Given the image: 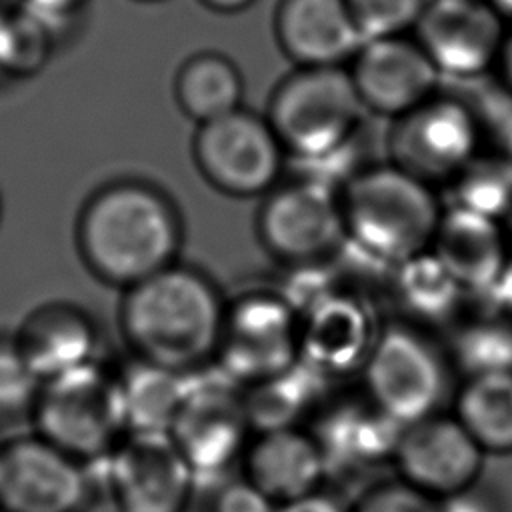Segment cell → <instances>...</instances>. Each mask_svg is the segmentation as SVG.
Returning a JSON list of instances; mask_svg holds the SVG:
<instances>
[{
	"instance_id": "cell-42",
	"label": "cell",
	"mask_w": 512,
	"mask_h": 512,
	"mask_svg": "<svg viewBox=\"0 0 512 512\" xmlns=\"http://www.w3.org/2000/svg\"><path fill=\"white\" fill-rule=\"evenodd\" d=\"M498 136H500V146H502L500 154L512 164V120L498 132Z\"/></svg>"
},
{
	"instance_id": "cell-9",
	"label": "cell",
	"mask_w": 512,
	"mask_h": 512,
	"mask_svg": "<svg viewBox=\"0 0 512 512\" xmlns=\"http://www.w3.org/2000/svg\"><path fill=\"white\" fill-rule=\"evenodd\" d=\"M192 158L214 190L254 198L266 196L280 182L288 156L268 118L242 106L196 126Z\"/></svg>"
},
{
	"instance_id": "cell-40",
	"label": "cell",
	"mask_w": 512,
	"mask_h": 512,
	"mask_svg": "<svg viewBox=\"0 0 512 512\" xmlns=\"http://www.w3.org/2000/svg\"><path fill=\"white\" fill-rule=\"evenodd\" d=\"M204 8L218 14H236L250 8L256 0H198Z\"/></svg>"
},
{
	"instance_id": "cell-25",
	"label": "cell",
	"mask_w": 512,
	"mask_h": 512,
	"mask_svg": "<svg viewBox=\"0 0 512 512\" xmlns=\"http://www.w3.org/2000/svg\"><path fill=\"white\" fill-rule=\"evenodd\" d=\"M172 92L180 112L200 126L242 108L244 80L228 56L202 50L178 66Z\"/></svg>"
},
{
	"instance_id": "cell-24",
	"label": "cell",
	"mask_w": 512,
	"mask_h": 512,
	"mask_svg": "<svg viewBox=\"0 0 512 512\" xmlns=\"http://www.w3.org/2000/svg\"><path fill=\"white\" fill-rule=\"evenodd\" d=\"M326 384L328 380L298 360L288 370L246 386L244 408L252 434L302 428L320 410Z\"/></svg>"
},
{
	"instance_id": "cell-15",
	"label": "cell",
	"mask_w": 512,
	"mask_h": 512,
	"mask_svg": "<svg viewBox=\"0 0 512 512\" xmlns=\"http://www.w3.org/2000/svg\"><path fill=\"white\" fill-rule=\"evenodd\" d=\"M346 68L364 110L390 120L440 92L442 74L412 34L364 40Z\"/></svg>"
},
{
	"instance_id": "cell-20",
	"label": "cell",
	"mask_w": 512,
	"mask_h": 512,
	"mask_svg": "<svg viewBox=\"0 0 512 512\" xmlns=\"http://www.w3.org/2000/svg\"><path fill=\"white\" fill-rule=\"evenodd\" d=\"M242 464L244 478L274 504L316 492L326 480L322 452L308 428L252 434Z\"/></svg>"
},
{
	"instance_id": "cell-7",
	"label": "cell",
	"mask_w": 512,
	"mask_h": 512,
	"mask_svg": "<svg viewBox=\"0 0 512 512\" xmlns=\"http://www.w3.org/2000/svg\"><path fill=\"white\" fill-rule=\"evenodd\" d=\"M174 444L200 484L220 486L246 454L252 428L244 386L216 362L186 372V396L170 430Z\"/></svg>"
},
{
	"instance_id": "cell-26",
	"label": "cell",
	"mask_w": 512,
	"mask_h": 512,
	"mask_svg": "<svg viewBox=\"0 0 512 512\" xmlns=\"http://www.w3.org/2000/svg\"><path fill=\"white\" fill-rule=\"evenodd\" d=\"M128 434H170L186 396V372L134 358L118 374Z\"/></svg>"
},
{
	"instance_id": "cell-29",
	"label": "cell",
	"mask_w": 512,
	"mask_h": 512,
	"mask_svg": "<svg viewBox=\"0 0 512 512\" xmlns=\"http://www.w3.org/2000/svg\"><path fill=\"white\" fill-rule=\"evenodd\" d=\"M450 204L504 224L512 214V164L498 154H476L448 184Z\"/></svg>"
},
{
	"instance_id": "cell-27",
	"label": "cell",
	"mask_w": 512,
	"mask_h": 512,
	"mask_svg": "<svg viewBox=\"0 0 512 512\" xmlns=\"http://www.w3.org/2000/svg\"><path fill=\"white\" fill-rule=\"evenodd\" d=\"M452 414L486 456L512 454V372L462 378Z\"/></svg>"
},
{
	"instance_id": "cell-44",
	"label": "cell",
	"mask_w": 512,
	"mask_h": 512,
	"mask_svg": "<svg viewBox=\"0 0 512 512\" xmlns=\"http://www.w3.org/2000/svg\"><path fill=\"white\" fill-rule=\"evenodd\" d=\"M504 230H506L508 242H512V214H510V216H508V220L504 222Z\"/></svg>"
},
{
	"instance_id": "cell-41",
	"label": "cell",
	"mask_w": 512,
	"mask_h": 512,
	"mask_svg": "<svg viewBox=\"0 0 512 512\" xmlns=\"http://www.w3.org/2000/svg\"><path fill=\"white\" fill-rule=\"evenodd\" d=\"M486 4L500 16L504 24H512V0H486Z\"/></svg>"
},
{
	"instance_id": "cell-45",
	"label": "cell",
	"mask_w": 512,
	"mask_h": 512,
	"mask_svg": "<svg viewBox=\"0 0 512 512\" xmlns=\"http://www.w3.org/2000/svg\"><path fill=\"white\" fill-rule=\"evenodd\" d=\"M140 2H158V0H140Z\"/></svg>"
},
{
	"instance_id": "cell-21",
	"label": "cell",
	"mask_w": 512,
	"mask_h": 512,
	"mask_svg": "<svg viewBox=\"0 0 512 512\" xmlns=\"http://www.w3.org/2000/svg\"><path fill=\"white\" fill-rule=\"evenodd\" d=\"M430 250L472 298L496 280L510 258L504 224L454 206H444Z\"/></svg>"
},
{
	"instance_id": "cell-11",
	"label": "cell",
	"mask_w": 512,
	"mask_h": 512,
	"mask_svg": "<svg viewBox=\"0 0 512 512\" xmlns=\"http://www.w3.org/2000/svg\"><path fill=\"white\" fill-rule=\"evenodd\" d=\"M300 318L278 290H250L226 302L214 362L244 388L300 360Z\"/></svg>"
},
{
	"instance_id": "cell-2",
	"label": "cell",
	"mask_w": 512,
	"mask_h": 512,
	"mask_svg": "<svg viewBox=\"0 0 512 512\" xmlns=\"http://www.w3.org/2000/svg\"><path fill=\"white\" fill-rule=\"evenodd\" d=\"M224 312L214 282L176 262L124 290L120 328L136 358L192 372L214 362Z\"/></svg>"
},
{
	"instance_id": "cell-13",
	"label": "cell",
	"mask_w": 512,
	"mask_h": 512,
	"mask_svg": "<svg viewBox=\"0 0 512 512\" xmlns=\"http://www.w3.org/2000/svg\"><path fill=\"white\" fill-rule=\"evenodd\" d=\"M94 490L90 466L38 434L0 448V512H86Z\"/></svg>"
},
{
	"instance_id": "cell-35",
	"label": "cell",
	"mask_w": 512,
	"mask_h": 512,
	"mask_svg": "<svg viewBox=\"0 0 512 512\" xmlns=\"http://www.w3.org/2000/svg\"><path fill=\"white\" fill-rule=\"evenodd\" d=\"M474 298L480 304L478 308L512 320V254L506 260L500 274L496 276V280Z\"/></svg>"
},
{
	"instance_id": "cell-16",
	"label": "cell",
	"mask_w": 512,
	"mask_h": 512,
	"mask_svg": "<svg viewBox=\"0 0 512 512\" xmlns=\"http://www.w3.org/2000/svg\"><path fill=\"white\" fill-rule=\"evenodd\" d=\"M504 26L486 0H426L410 34L442 76L472 80L494 68Z\"/></svg>"
},
{
	"instance_id": "cell-5",
	"label": "cell",
	"mask_w": 512,
	"mask_h": 512,
	"mask_svg": "<svg viewBox=\"0 0 512 512\" xmlns=\"http://www.w3.org/2000/svg\"><path fill=\"white\" fill-rule=\"evenodd\" d=\"M452 362L424 328L404 320L380 326L360 370L362 394L398 424L432 414L452 396Z\"/></svg>"
},
{
	"instance_id": "cell-12",
	"label": "cell",
	"mask_w": 512,
	"mask_h": 512,
	"mask_svg": "<svg viewBox=\"0 0 512 512\" xmlns=\"http://www.w3.org/2000/svg\"><path fill=\"white\" fill-rule=\"evenodd\" d=\"M116 512H186L196 480L170 434H128L100 462Z\"/></svg>"
},
{
	"instance_id": "cell-28",
	"label": "cell",
	"mask_w": 512,
	"mask_h": 512,
	"mask_svg": "<svg viewBox=\"0 0 512 512\" xmlns=\"http://www.w3.org/2000/svg\"><path fill=\"white\" fill-rule=\"evenodd\" d=\"M450 332L446 354L462 378L512 372V320L478 308L458 318Z\"/></svg>"
},
{
	"instance_id": "cell-31",
	"label": "cell",
	"mask_w": 512,
	"mask_h": 512,
	"mask_svg": "<svg viewBox=\"0 0 512 512\" xmlns=\"http://www.w3.org/2000/svg\"><path fill=\"white\" fill-rule=\"evenodd\" d=\"M362 40L410 34L426 0H344Z\"/></svg>"
},
{
	"instance_id": "cell-4",
	"label": "cell",
	"mask_w": 512,
	"mask_h": 512,
	"mask_svg": "<svg viewBox=\"0 0 512 512\" xmlns=\"http://www.w3.org/2000/svg\"><path fill=\"white\" fill-rule=\"evenodd\" d=\"M364 114L346 66H294L276 82L264 116L286 156L308 162L358 140Z\"/></svg>"
},
{
	"instance_id": "cell-43",
	"label": "cell",
	"mask_w": 512,
	"mask_h": 512,
	"mask_svg": "<svg viewBox=\"0 0 512 512\" xmlns=\"http://www.w3.org/2000/svg\"><path fill=\"white\" fill-rule=\"evenodd\" d=\"M22 6H24V0H0V22L6 20L16 10H20Z\"/></svg>"
},
{
	"instance_id": "cell-22",
	"label": "cell",
	"mask_w": 512,
	"mask_h": 512,
	"mask_svg": "<svg viewBox=\"0 0 512 512\" xmlns=\"http://www.w3.org/2000/svg\"><path fill=\"white\" fill-rule=\"evenodd\" d=\"M14 344L42 382L96 362V328L70 304H48L30 312Z\"/></svg>"
},
{
	"instance_id": "cell-33",
	"label": "cell",
	"mask_w": 512,
	"mask_h": 512,
	"mask_svg": "<svg viewBox=\"0 0 512 512\" xmlns=\"http://www.w3.org/2000/svg\"><path fill=\"white\" fill-rule=\"evenodd\" d=\"M348 512H440V500L394 478L374 482L362 490Z\"/></svg>"
},
{
	"instance_id": "cell-37",
	"label": "cell",
	"mask_w": 512,
	"mask_h": 512,
	"mask_svg": "<svg viewBox=\"0 0 512 512\" xmlns=\"http://www.w3.org/2000/svg\"><path fill=\"white\" fill-rule=\"evenodd\" d=\"M440 512H500L498 504L478 486L440 500Z\"/></svg>"
},
{
	"instance_id": "cell-38",
	"label": "cell",
	"mask_w": 512,
	"mask_h": 512,
	"mask_svg": "<svg viewBox=\"0 0 512 512\" xmlns=\"http://www.w3.org/2000/svg\"><path fill=\"white\" fill-rule=\"evenodd\" d=\"M86 0H24V6L42 14L44 18L64 20L74 14Z\"/></svg>"
},
{
	"instance_id": "cell-34",
	"label": "cell",
	"mask_w": 512,
	"mask_h": 512,
	"mask_svg": "<svg viewBox=\"0 0 512 512\" xmlns=\"http://www.w3.org/2000/svg\"><path fill=\"white\" fill-rule=\"evenodd\" d=\"M274 506L276 504L244 476L222 482L212 500V512H274Z\"/></svg>"
},
{
	"instance_id": "cell-19",
	"label": "cell",
	"mask_w": 512,
	"mask_h": 512,
	"mask_svg": "<svg viewBox=\"0 0 512 512\" xmlns=\"http://www.w3.org/2000/svg\"><path fill=\"white\" fill-rule=\"evenodd\" d=\"M272 30L294 66H348L364 42L344 0H278Z\"/></svg>"
},
{
	"instance_id": "cell-10",
	"label": "cell",
	"mask_w": 512,
	"mask_h": 512,
	"mask_svg": "<svg viewBox=\"0 0 512 512\" xmlns=\"http://www.w3.org/2000/svg\"><path fill=\"white\" fill-rule=\"evenodd\" d=\"M390 122L388 162L434 188L446 186L480 154V116L456 96L436 92Z\"/></svg>"
},
{
	"instance_id": "cell-46",
	"label": "cell",
	"mask_w": 512,
	"mask_h": 512,
	"mask_svg": "<svg viewBox=\"0 0 512 512\" xmlns=\"http://www.w3.org/2000/svg\"><path fill=\"white\" fill-rule=\"evenodd\" d=\"M0 78H2V76H0Z\"/></svg>"
},
{
	"instance_id": "cell-6",
	"label": "cell",
	"mask_w": 512,
	"mask_h": 512,
	"mask_svg": "<svg viewBox=\"0 0 512 512\" xmlns=\"http://www.w3.org/2000/svg\"><path fill=\"white\" fill-rule=\"evenodd\" d=\"M36 434L94 464L128 436L120 382L96 362L42 382L32 404Z\"/></svg>"
},
{
	"instance_id": "cell-23",
	"label": "cell",
	"mask_w": 512,
	"mask_h": 512,
	"mask_svg": "<svg viewBox=\"0 0 512 512\" xmlns=\"http://www.w3.org/2000/svg\"><path fill=\"white\" fill-rule=\"evenodd\" d=\"M388 284L402 320L424 330L452 326L460 318L464 300L470 298L432 250L394 266Z\"/></svg>"
},
{
	"instance_id": "cell-32",
	"label": "cell",
	"mask_w": 512,
	"mask_h": 512,
	"mask_svg": "<svg viewBox=\"0 0 512 512\" xmlns=\"http://www.w3.org/2000/svg\"><path fill=\"white\" fill-rule=\"evenodd\" d=\"M42 380L34 374L14 340L0 342V410L14 412L34 404Z\"/></svg>"
},
{
	"instance_id": "cell-36",
	"label": "cell",
	"mask_w": 512,
	"mask_h": 512,
	"mask_svg": "<svg viewBox=\"0 0 512 512\" xmlns=\"http://www.w3.org/2000/svg\"><path fill=\"white\" fill-rule=\"evenodd\" d=\"M348 510L350 508H344L336 496L326 494L322 488L274 506V512H348Z\"/></svg>"
},
{
	"instance_id": "cell-3",
	"label": "cell",
	"mask_w": 512,
	"mask_h": 512,
	"mask_svg": "<svg viewBox=\"0 0 512 512\" xmlns=\"http://www.w3.org/2000/svg\"><path fill=\"white\" fill-rule=\"evenodd\" d=\"M340 206L346 244L386 268L430 250L444 212L434 186L388 160L356 172Z\"/></svg>"
},
{
	"instance_id": "cell-30",
	"label": "cell",
	"mask_w": 512,
	"mask_h": 512,
	"mask_svg": "<svg viewBox=\"0 0 512 512\" xmlns=\"http://www.w3.org/2000/svg\"><path fill=\"white\" fill-rule=\"evenodd\" d=\"M54 54V24L22 6L0 22V76L32 78L44 70Z\"/></svg>"
},
{
	"instance_id": "cell-17",
	"label": "cell",
	"mask_w": 512,
	"mask_h": 512,
	"mask_svg": "<svg viewBox=\"0 0 512 512\" xmlns=\"http://www.w3.org/2000/svg\"><path fill=\"white\" fill-rule=\"evenodd\" d=\"M326 466V478H364L394 458L404 426L374 406L362 392L322 404L312 428Z\"/></svg>"
},
{
	"instance_id": "cell-39",
	"label": "cell",
	"mask_w": 512,
	"mask_h": 512,
	"mask_svg": "<svg viewBox=\"0 0 512 512\" xmlns=\"http://www.w3.org/2000/svg\"><path fill=\"white\" fill-rule=\"evenodd\" d=\"M492 70L496 72L500 86L512 94V30H506Z\"/></svg>"
},
{
	"instance_id": "cell-18",
	"label": "cell",
	"mask_w": 512,
	"mask_h": 512,
	"mask_svg": "<svg viewBox=\"0 0 512 512\" xmlns=\"http://www.w3.org/2000/svg\"><path fill=\"white\" fill-rule=\"evenodd\" d=\"M300 362L334 380L360 372L380 332L364 294L338 288L300 316Z\"/></svg>"
},
{
	"instance_id": "cell-8",
	"label": "cell",
	"mask_w": 512,
	"mask_h": 512,
	"mask_svg": "<svg viewBox=\"0 0 512 512\" xmlns=\"http://www.w3.org/2000/svg\"><path fill=\"white\" fill-rule=\"evenodd\" d=\"M256 232L286 268L332 262L346 244L340 192L300 174L278 182L262 200Z\"/></svg>"
},
{
	"instance_id": "cell-1",
	"label": "cell",
	"mask_w": 512,
	"mask_h": 512,
	"mask_svg": "<svg viewBox=\"0 0 512 512\" xmlns=\"http://www.w3.org/2000/svg\"><path fill=\"white\" fill-rule=\"evenodd\" d=\"M182 220L156 186L118 180L92 194L76 224V242L88 270L122 290L178 262Z\"/></svg>"
},
{
	"instance_id": "cell-14",
	"label": "cell",
	"mask_w": 512,
	"mask_h": 512,
	"mask_svg": "<svg viewBox=\"0 0 512 512\" xmlns=\"http://www.w3.org/2000/svg\"><path fill=\"white\" fill-rule=\"evenodd\" d=\"M486 454L452 412L404 426L394 470L416 490L444 500L478 484Z\"/></svg>"
}]
</instances>
